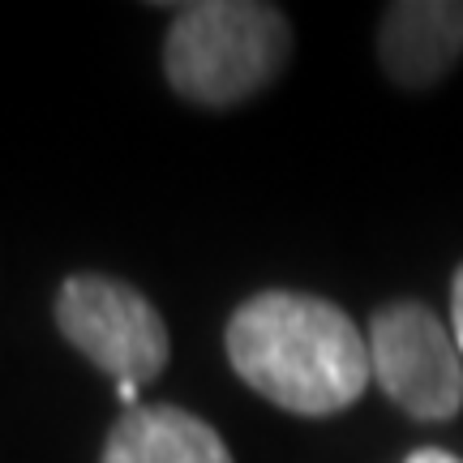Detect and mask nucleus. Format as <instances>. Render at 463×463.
Listing matches in <instances>:
<instances>
[{"instance_id":"obj_1","label":"nucleus","mask_w":463,"mask_h":463,"mask_svg":"<svg viewBox=\"0 0 463 463\" xmlns=\"http://www.w3.org/2000/svg\"><path fill=\"white\" fill-rule=\"evenodd\" d=\"M228 361L258 395L300 416L344 412L373 373L356 322L305 292L249 297L228 322Z\"/></svg>"},{"instance_id":"obj_2","label":"nucleus","mask_w":463,"mask_h":463,"mask_svg":"<svg viewBox=\"0 0 463 463\" xmlns=\"http://www.w3.org/2000/svg\"><path fill=\"white\" fill-rule=\"evenodd\" d=\"M288 52L292 34L275 5L202 0L176 9L164 43V69L184 99L228 108L275 82Z\"/></svg>"},{"instance_id":"obj_3","label":"nucleus","mask_w":463,"mask_h":463,"mask_svg":"<svg viewBox=\"0 0 463 463\" xmlns=\"http://www.w3.org/2000/svg\"><path fill=\"white\" fill-rule=\"evenodd\" d=\"M369 369L416 420H450L463 403V356L430 305L395 300L369 322Z\"/></svg>"},{"instance_id":"obj_4","label":"nucleus","mask_w":463,"mask_h":463,"mask_svg":"<svg viewBox=\"0 0 463 463\" xmlns=\"http://www.w3.org/2000/svg\"><path fill=\"white\" fill-rule=\"evenodd\" d=\"M56 322L86 361L116 382L159 378L167 364V326L137 288L108 275H73L56 297Z\"/></svg>"},{"instance_id":"obj_5","label":"nucleus","mask_w":463,"mask_h":463,"mask_svg":"<svg viewBox=\"0 0 463 463\" xmlns=\"http://www.w3.org/2000/svg\"><path fill=\"white\" fill-rule=\"evenodd\" d=\"M386 73L399 86H433L447 78L463 52V5L459 0H399L386 9L378 31Z\"/></svg>"},{"instance_id":"obj_6","label":"nucleus","mask_w":463,"mask_h":463,"mask_svg":"<svg viewBox=\"0 0 463 463\" xmlns=\"http://www.w3.org/2000/svg\"><path fill=\"white\" fill-rule=\"evenodd\" d=\"M103 463H232L223 438L184 408H133L108 433Z\"/></svg>"},{"instance_id":"obj_7","label":"nucleus","mask_w":463,"mask_h":463,"mask_svg":"<svg viewBox=\"0 0 463 463\" xmlns=\"http://www.w3.org/2000/svg\"><path fill=\"white\" fill-rule=\"evenodd\" d=\"M450 335H455L463 356V266L455 270V288H450Z\"/></svg>"},{"instance_id":"obj_8","label":"nucleus","mask_w":463,"mask_h":463,"mask_svg":"<svg viewBox=\"0 0 463 463\" xmlns=\"http://www.w3.org/2000/svg\"><path fill=\"white\" fill-rule=\"evenodd\" d=\"M408 463H463V459H455V455H447V450L425 447V450H412V455H408Z\"/></svg>"},{"instance_id":"obj_9","label":"nucleus","mask_w":463,"mask_h":463,"mask_svg":"<svg viewBox=\"0 0 463 463\" xmlns=\"http://www.w3.org/2000/svg\"><path fill=\"white\" fill-rule=\"evenodd\" d=\"M116 395H120V403H125V408H137V386H133V382H116Z\"/></svg>"}]
</instances>
